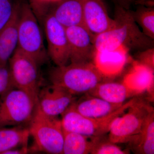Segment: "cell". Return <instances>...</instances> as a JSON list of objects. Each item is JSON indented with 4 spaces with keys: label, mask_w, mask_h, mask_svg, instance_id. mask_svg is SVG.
I'll return each instance as SVG.
<instances>
[{
    "label": "cell",
    "mask_w": 154,
    "mask_h": 154,
    "mask_svg": "<svg viewBox=\"0 0 154 154\" xmlns=\"http://www.w3.org/2000/svg\"><path fill=\"white\" fill-rule=\"evenodd\" d=\"M84 25L94 36L105 32L115 24L102 0H81Z\"/></svg>",
    "instance_id": "12"
},
{
    "label": "cell",
    "mask_w": 154,
    "mask_h": 154,
    "mask_svg": "<svg viewBox=\"0 0 154 154\" xmlns=\"http://www.w3.org/2000/svg\"><path fill=\"white\" fill-rule=\"evenodd\" d=\"M71 63L91 62L96 50L94 36L84 25L66 28Z\"/></svg>",
    "instance_id": "10"
},
{
    "label": "cell",
    "mask_w": 154,
    "mask_h": 154,
    "mask_svg": "<svg viewBox=\"0 0 154 154\" xmlns=\"http://www.w3.org/2000/svg\"><path fill=\"white\" fill-rule=\"evenodd\" d=\"M49 78L52 85L75 96L87 94L110 77L102 73L94 62H90L57 66L51 70Z\"/></svg>",
    "instance_id": "2"
},
{
    "label": "cell",
    "mask_w": 154,
    "mask_h": 154,
    "mask_svg": "<svg viewBox=\"0 0 154 154\" xmlns=\"http://www.w3.org/2000/svg\"><path fill=\"white\" fill-rule=\"evenodd\" d=\"M15 4V0H0V31L11 19Z\"/></svg>",
    "instance_id": "24"
},
{
    "label": "cell",
    "mask_w": 154,
    "mask_h": 154,
    "mask_svg": "<svg viewBox=\"0 0 154 154\" xmlns=\"http://www.w3.org/2000/svg\"><path fill=\"white\" fill-rule=\"evenodd\" d=\"M42 1L47 5L48 3L51 2H54L56 1H60V0H42Z\"/></svg>",
    "instance_id": "30"
},
{
    "label": "cell",
    "mask_w": 154,
    "mask_h": 154,
    "mask_svg": "<svg viewBox=\"0 0 154 154\" xmlns=\"http://www.w3.org/2000/svg\"><path fill=\"white\" fill-rule=\"evenodd\" d=\"M38 106L36 100L26 92L14 88L0 96V128L28 127Z\"/></svg>",
    "instance_id": "5"
},
{
    "label": "cell",
    "mask_w": 154,
    "mask_h": 154,
    "mask_svg": "<svg viewBox=\"0 0 154 154\" xmlns=\"http://www.w3.org/2000/svg\"><path fill=\"white\" fill-rule=\"evenodd\" d=\"M116 104H122L130 98L139 94L124 82L105 81L100 83L87 94Z\"/></svg>",
    "instance_id": "15"
},
{
    "label": "cell",
    "mask_w": 154,
    "mask_h": 154,
    "mask_svg": "<svg viewBox=\"0 0 154 154\" xmlns=\"http://www.w3.org/2000/svg\"><path fill=\"white\" fill-rule=\"evenodd\" d=\"M29 5L37 18L41 19L45 17L47 11L46 4L42 0H29Z\"/></svg>",
    "instance_id": "27"
},
{
    "label": "cell",
    "mask_w": 154,
    "mask_h": 154,
    "mask_svg": "<svg viewBox=\"0 0 154 154\" xmlns=\"http://www.w3.org/2000/svg\"><path fill=\"white\" fill-rule=\"evenodd\" d=\"M126 111L116 118L110 126L108 138L113 143L129 142L140 132L154 109L146 101L136 97Z\"/></svg>",
    "instance_id": "7"
},
{
    "label": "cell",
    "mask_w": 154,
    "mask_h": 154,
    "mask_svg": "<svg viewBox=\"0 0 154 154\" xmlns=\"http://www.w3.org/2000/svg\"><path fill=\"white\" fill-rule=\"evenodd\" d=\"M8 62L15 88L26 92L38 101L39 78L38 63L17 48Z\"/></svg>",
    "instance_id": "8"
},
{
    "label": "cell",
    "mask_w": 154,
    "mask_h": 154,
    "mask_svg": "<svg viewBox=\"0 0 154 154\" xmlns=\"http://www.w3.org/2000/svg\"><path fill=\"white\" fill-rule=\"evenodd\" d=\"M123 104H113L99 97L85 94L82 99L76 100L72 105L77 112L85 117L99 118L113 113Z\"/></svg>",
    "instance_id": "14"
},
{
    "label": "cell",
    "mask_w": 154,
    "mask_h": 154,
    "mask_svg": "<svg viewBox=\"0 0 154 154\" xmlns=\"http://www.w3.org/2000/svg\"><path fill=\"white\" fill-rule=\"evenodd\" d=\"M29 149L28 146H23L16 148L7 151L4 154H25L28 153Z\"/></svg>",
    "instance_id": "29"
},
{
    "label": "cell",
    "mask_w": 154,
    "mask_h": 154,
    "mask_svg": "<svg viewBox=\"0 0 154 154\" xmlns=\"http://www.w3.org/2000/svg\"><path fill=\"white\" fill-rule=\"evenodd\" d=\"M20 5L19 1L15 2L14 13L11 19L0 31V66L8 64L18 45Z\"/></svg>",
    "instance_id": "13"
},
{
    "label": "cell",
    "mask_w": 154,
    "mask_h": 154,
    "mask_svg": "<svg viewBox=\"0 0 154 154\" xmlns=\"http://www.w3.org/2000/svg\"><path fill=\"white\" fill-rule=\"evenodd\" d=\"M92 147L91 137L64 130L62 154H91Z\"/></svg>",
    "instance_id": "21"
},
{
    "label": "cell",
    "mask_w": 154,
    "mask_h": 154,
    "mask_svg": "<svg viewBox=\"0 0 154 154\" xmlns=\"http://www.w3.org/2000/svg\"><path fill=\"white\" fill-rule=\"evenodd\" d=\"M123 82L140 94L146 91L152 94L154 89V70L136 63Z\"/></svg>",
    "instance_id": "19"
},
{
    "label": "cell",
    "mask_w": 154,
    "mask_h": 154,
    "mask_svg": "<svg viewBox=\"0 0 154 154\" xmlns=\"http://www.w3.org/2000/svg\"><path fill=\"white\" fill-rule=\"evenodd\" d=\"M34 140L33 149L48 154H62L64 130L61 119L43 113L37 106L28 126Z\"/></svg>",
    "instance_id": "4"
},
{
    "label": "cell",
    "mask_w": 154,
    "mask_h": 154,
    "mask_svg": "<svg viewBox=\"0 0 154 154\" xmlns=\"http://www.w3.org/2000/svg\"><path fill=\"white\" fill-rule=\"evenodd\" d=\"M17 48L32 58L38 65L48 59L37 17L28 3H21Z\"/></svg>",
    "instance_id": "3"
},
{
    "label": "cell",
    "mask_w": 154,
    "mask_h": 154,
    "mask_svg": "<svg viewBox=\"0 0 154 154\" xmlns=\"http://www.w3.org/2000/svg\"><path fill=\"white\" fill-rule=\"evenodd\" d=\"M92 142L91 154H127V150H123L116 144L113 143L105 135L91 137Z\"/></svg>",
    "instance_id": "23"
},
{
    "label": "cell",
    "mask_w": 154,
    "mask_h": 154,
    "mask_svg": "<svg viewBox=\"0 0 154 154\" xmlns=\"http://www.w3.org/2000/svg\"><path fill=\"white\" fill-rule=\"evenodd\" d=\"M152 0H144V1L146 3H146H148L149 4V3L150 2L152 3Z\"/></svg>",
    "instance_id": "31"
},
{
    "label": "cell",
    "mask_w": 154,
    "mask_h": 154,
    "mask_svg": "<svg viewBox=\"0 0 154 154\" xmlns=\"http://www.w3.org/2000/svg\"><path fill=\"white\" fill-rule=\"evenodd\" d=\"M128 143L135 153H154V112L149 116L140 132Z\"/></svg>",
    "instance_id": "20"
},
{
    "label": "cell",
    "mask_w": 154,
    "mask_h": 154,
    "mask_svg": "<svg viewBox=\"0 0 154 154\" xmlns=\"http://www.w3.org/2000/svg\"><path fill=\"white\" fill-rule=\"evenodd\" d=\"M136 99V97L131 98L115 112L99 118L85 117L77 112L71 105L61 115V121L63 129L65 131L77 133L89 137L105 135L109 132L114 119L124 113Z\"/></svg>",
    "instance_id": "6"
},
{
    "label": "cell",
    "mask_w": 154,
    "mask_h": 154,
    "mask_svg": "<svg viewBox=\"0 0 154 154\" xmlns=\"http://www.w3.org/2000/svg\"><path fill=\"white\" fill-rule=\"evenodd\" d=\"M30 136L28 127L0 128V154L16 148L28 146Z\"/></svg>",
    "instance_id": "18"
},
{
    "label": "cell",
    "mask_w": 154,
    "mask_h": 154,
    "mask_svg": "<svg viewBox=\"0 0 154 154\" xmlns=\"http://www.w3.org/2000/svg\"><path fill=\"white\" fill-rule=\"evenodd\" d=\"M115 24L112 28L94 36L96 51H109L120 47L130 51H142L154 48V39L139 28L130 11L116 5Z\"/></svg>",
    "instance_id": "1"
},
{
    "label": "cell",
    "mask_w": 154,
    "mask_h": 154,
    "mask_svg": "<svg viewBox=\"0 0 154 154\" xmlns=\"http://www.w3.org/2000/svg\"><path fill=\"white\" fill-rule=\"evenodd\" d=\"M134 19L146 35L154 39V9L142 7L136 11H130Z\"/></svg>",
    "instance_id": "22"
},
{
    "label": "cell",
    "mask_w": 154,
    "mask_h": 154,
    "mask_svg": "<svg viewBox=\"0 0 154 154\" xmlns=\"http://www.w3.org/2000/svg\"><path fill=\"white\" fill-rule=\"evenodd\" d=\"M44 25L48 57L57 66L66 65L69 60V56L66 28L58 22L51 13L45 17Z\"/></svg>",
    "instance_id": "9"
},
{
    "label": "cell",
    "mask_w": 154,
    "mask_h": 154,
    "mask_svg": "<svg viewBox=\"0 0 154 154\" xmlns=\"http://www.w3.org/2000/svg\"><path fill=\"white\" fill-rule=\"evenodd\" d=\"M139 52L136 62L154 70V48L145 50Z\"/></svg>",
    "instance_id": "26"
},
{
    "label": "cell",
    "mask_w": 154,
    "mask_h": 154,
    "mask_svg": "<svg viewBox=\"0 0 154 154\" xmlns=\"http://www.w3.org/2000/svg\"><path fill=\"white\" fill-rule=\"evenodd\" d=\"M51 13L65 28L84 25L81 0H60Z\"/></svg>",
    "instance_id": "17"
},
{
    "label": "cell",
    "mask_w": 154,
    "mask_h": 154,
    "mask_svg": "<svg viewBox=\"0 0 154 154\" xmlns=\"http://www.w3.org/2000/svg\"><path fill=\"white\" fill-rule=\"evenodd\" d=\"M128 52L124 47L109 51H96L94 63L102 73L111 78L121 72L127 60Z\"/></svg>",
    "instance_id": "16"
},
{
    "label": "cell",
    "mask_w": 154,
    "mask_h": 154,
    "mask_svg": "<svg viewBox=\"0 0 154 154\" xmlns=\"http://www.w3.org/2000/svg\"><path fill=\"white\" fill-rule=\"evenodd\" d=\"M76 100L75 95L51 84L39 91L38 106L45 114L57 116L62 115Z\"/></svg>",
    "instance_id": "11"
},
{
    "label": "cell",
    "mask_w": 154,
    "mask_h": 154,
    "mask_svg": "<svg viewBox=\"0 0 154 154\" xmlns=\"http://www.w3.org/2000/svg\"><path fill=\"white\" fill-rule=\"evenodd\" d=\"M117 5L128 10L130 7L133 5L146 4L144 0H114Z\"/></svg>",
    "instance_id": "28"
},
{
    "label": "cell",
    "mask_w": 154,
    "mask_h": 154,
    "mask_svg": "<svg viewBox=\"0 0 154 154\" xmlns=\"http://www.w3.org/2000/svg\"><path fill=\"white\" fill-rule=\"evenodd\" d=\"M14 88L8 65L0 66V96Z\"/></svg>",
    "instance_id": "25"
}]
</instances>
